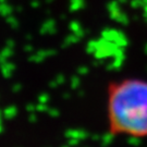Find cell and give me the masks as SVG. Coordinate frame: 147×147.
Returning <instances> with one entry per match:
<instances>
[{"label": "cell", "instance_id": "6da1fadb", "mask_svg": "<svg viewBox=\"0 0 147 147\" xmlns=\"http://www.w3.org/2000/svg\"><path fill=\"white\" fill-rule=\"evenodd\" d=\"M107 125L109 134L147 138V81L121 79L107 87Z\"/></svg>", "mask_w": 147, "mask_h": 147}]
</instances>
